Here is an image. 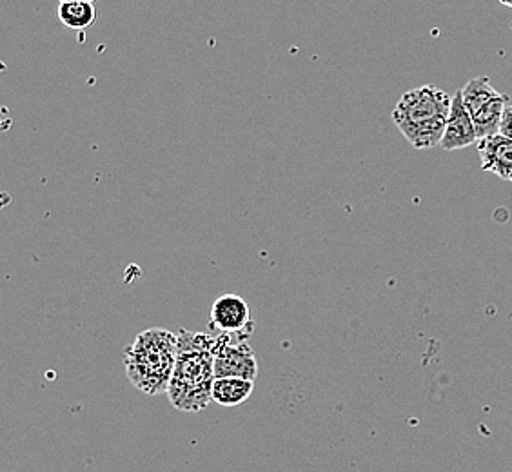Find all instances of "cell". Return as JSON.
<instances>
[{
	"label": "cell",
	"mask_w": 512,
	"mask_h": 472,
	"mask_svg": "<svg viewBox=\"0 0 512 472\" xmlns=\"http://www.w3.org/2000/svg\"><path fill=\"white\" fill-rule=\"evenodd\" d=\"M222 336L206 333H178V360L169 384L171 405L184 413H202L213 402L215 354Z\"/></svg>",
	"instance_id": "cell-1"
},
{
	"label": "cell",
	"mask_w": 512,
	"mask_h": 472,
	"mask_svg": "<svg viewBox=\"0 0 512 472\" xmlns=\"http://www.w3.org/2000/svg\"><path fill=\"white\" fill-rule=\"evenodd\" d=\"M453 97L425 84L402 95L393 109V122L405 140L418 151L433 149L442 144Z\"/></svg>",
	"instance_id": "cell-2"
},
{
	"label": "cell",
	"mask_w": 512,
	"mask_h": 472,
	"mask_svg": "<svg viewBox=\"0 0 512 472\" xmlns=\"http://www.w3.org/2000/svg\"><path fill=\"white\" fill-rule=\"evenodd\" d=\"M177 360L178 335L160 327L142 331L124 354L129 382L149 396L168 394Z\"/></svg>",
	"instance_id": "cell-3"
},
{
	"label": "cell",
	"mask_w": 512,
	"mask_h": 472,
	"mask_svg": "<svg viewBox=\"0 0 512 472\" xmlns=\"http://www.w3.org/2000/svg\"><path fill=\"white\" fill-rule=\"evenodd\" d=\"M462 91L463 104L473 118L478 140L500 133L503 113L511 104L507 93H498L489 77L469 80Z\"/></svg>",
	"instance_id": "cell-4"
},
{
	"label": "cell",
	"mask_w": 512,
	"mask_h": 472,
	"mask_svg": "<svg viewBox=\"0 0 512 472\" xmlns=\"http://www.w3.org/2000/svg\"><path fill=\"white\" fill-rule=\"evenodd\" d=\"M222 342L215 354V378H244L255 382L258 362L247 340L220 335Z\"/></svg>",
	"instance_id": "cell-5"
},
{
	"label": "cell",
	"mask_w": 512,
	"mask_h": 472,
	"mask_svg": "<svg viewBox=\"0 0 512 472\" xmlns=\"http://www.w3.org/2000/svg\"><path fill=\"white\" fill-rule=\"evenodd\" d=\"M211 329L218 331V335H229L247 340L253 329L251 322V307L242 296L222 295L211 305L209 313Z\"/></svg>",
	"instance_id": "cell-6"
},
{
	"label": "cell",
	"mask_w": 512,
	"mask_h": 472,
	"mask_svg": "<svg viewBox=\"0 0 512 472\" xmlns=\"http://www.w3.org/2000/svg\"><path fill=\"white\" fill-rule=\"evenodd\" d=\"M473 144H478L473 118L463 104L462 91H456L440 148L445 151H460V149L469 148Z\"/></svg>",
	"instance_id": "cell-7"
},
{
	"label": "cell",
	"mask_w": 512,
	"mask_h": 472,
	"mask_svg": "<svg viewBox=\"0 0 512 472\" xmlns=\"http://www.w3.org/2000/svg\"><path fill=\"white\" fill-rule=\"evenodd\" d=\"M483 171L512 182V138L503 135L482 138L476 144Z\"/></svg>",
	"instance_id": "cell-8"
},
{
	"label": "cell",
	"mask_w": 512,
	"mask_h": 472,
	"mask_svg": "<svg viewBox=\"0 0 512 472\" xmlns=\"http://www.w3.org/2000/svg\"><path fill=\"white\" fill-rule=\"evenodd\" d=\"M255 389V382L244 378H217L213 384V402L222 407L244 404Z\"/></svg>",
	"instance_id": "cell-9"
},
{
	"label": "cell",
	"mask_w": 512,
	"mask_h": 472,
	"mask_svg": "<svg viewBox=\"0 0 512 472\" xmlns=\"http://www.w3.org/2000/svg\"><path fill=\"white\" fill-rule=\"evenodd\" d=\"M57 19L68 30L84 31L95 24L97 10L89 2H66L60 4Z\"/></svg>",
	"instance_id": "cell-10"
},
{
	"label": "cell",
	"mask_w": 512,
	"mask_h": 472,
	"mask_svg": "<svg viewBox=\"0 0 512 472\" xmlns=\"http://www.w3.org/2000/svg\"><path fill=\"white\" fill-rule=\"evenodd\" d=\"M500 135L512 138V104H509L507 109H505V113H503L502 124H500Z\"/></svg>",
	"instance_id": "cell-11"
},
{
	"label": "cell",
	"mask_w": 512,
	"mask_h": 472,
	"mask_svg": "<svg viewBox=\"0 0 512 472\" xmlns=\"http://www.w3.org/2000/svg\"><path fill=\"white\" fill-rule=\"evenodd\" d=\"M60 4H66V2H89V4H93L95 0H59Z\"/></svg>",
	"instance_id": "cell-12"
},
{
	"label": "cell",
	"mask_w": 512,
	"mask_h": 472,
	"mask_svg": "<svg viewBox=\"0 0 512 472\" xmlns=\"http://www.w3.org/2000/svg\"><path fill=\"white\" fill-rule=\"evenodd\" d=\"M505 8H512V0H498Z\"/></svg>",
	"instance_id": "cell-13"
}]
</instances>
